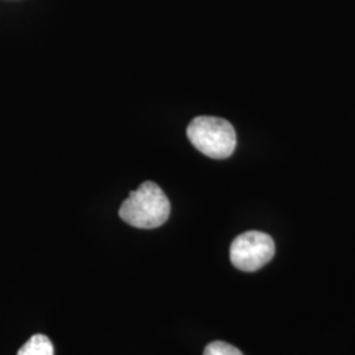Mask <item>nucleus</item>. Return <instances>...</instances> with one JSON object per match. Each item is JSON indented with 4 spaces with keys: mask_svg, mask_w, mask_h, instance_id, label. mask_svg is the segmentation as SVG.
<instances>
[{
    "mask_svg": "<svg viewBox=\"0 0 355 355\" xmlns=\"http://www.w3.org/2000/svg\"><path fill=\"white\" fill-rule=\"evenodd\" d=\"M170 209V202L162 189L154 182H145L129 193L119 215L135 228L154 229L165 224Z\"/></svg>",
    "mask_w": 355,
    "mask_h": 355,
    "instance_id": "f257e3e1",
    "label": "nucleus"
},
{
    "mask_svg": "<svg viewBox=\"0 0 355 355\" xmlns=\"http://www.w3.org/2000/svg\"><path fill=\"white\" fill-rule=\"evenodd\" d=\"M187 137L199 152L214 159L228 158L237 145L233 125L224 119L212 116L193 119L187 128Z\"/></svg>",
    "mask_w": 355,
    "mask_h": 355,
    "instance_id": "f03ea898",
    "label": "nucleus"
},
{
    "mask_svg": "<svg viewBox=\"0 0 355 355\" xmlns=\"http://www.w3.org/2000/svg\"><path fill=\"white\" fill-rule=\"evenodd\" d=\"M275 243L263 232L249 230L234 239L230 246V261L233 266L245 272H254L274 258Z\"/></svg>",
    "mask_w": 355,
    "mask_h": 355,
    "instance_id": "7ed1b4c3",
    "label": "nucleus"
},
{
    "mask_svg": "<svg viewBox=\"0 0 355 355\" xmlns=\"http://www.w3.org/2000/svg\"><path fill=\"white\" fill-rule=\"evenodd\" d=\"M17 355H54V347L46 336L35 334L21 346Z\"/></svg>",
    "mask_w": 355,
    "mask_h": 355,
    "instance_id": "20e7f679",
    "label": "nucleus"
},
{
    "mask_svg": "<svg viewBox=\"0 0 355 355\" xmlns=\"http://www.w3.org/2000/svg\"><path fill=\"white\" fill-rule=\"evenodd\" d=\"M203 355H243L241 352L230 345V343H223V341H215L207 345L204 349Z\"/></svg>",
    "mask_w": 355,
    "mask_h": 355,
    "instance_id": "39448f33",
    "label": "nucleus"
}]
</instances>
